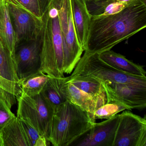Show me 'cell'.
I'll return each instance as SVG.
<instances>
[{"label":"cell","mask_w":146,"mask_h":146,"mask_svg":"<svg viewBox=\"0 0 146 146\" xmlns=\"http://www.w3.org/2000/svg\"><path fill=\"white\" fill-rule=\"evenodd\" d=\"M85 1H93V0H84Z\"/></svg>","instance_id":"obj_28"},{"label":"cell","mask_w":146,"mask_h":146,"mask_svg":"<svg viewBox=\"0 0 146 146\" xmlns=\"http://www.w3.org/2000/svg\"><path fill=\"white\" fill-rule=\"evenodd\" d=\"M0 146H3V145H2V141H1V138H0Z\"/></svg>","instance_id":"obj_27"},{"label":"cell","mask_w":146,"mask_h":146,"mask_svg":"<svg viewBox=\"0 0 146 146\" xmlns=\"http://www.w3.org/2000/svg\"><path fill=\"white\" fill-rule=\"evenodd\" d=\"M125 110H128V108L120 104L106 103L94 112L93 118L95 120L97 119H106Z\"/></svg>","instance_id":"obj_21"},{"label":"cell","mask_w":146,"mask_h":146,"mask_svg":"<svg viewBox=\"0 0 146 146\" xmlns=\"http://www.w3.org/2000/svg\"><path fill=\"white\" fill-rule=\"evenodd\" d=\"M7 1L13 21L16 46L23 42L38 39L42 21H40L15 0Z\"/></svg>","instance_id":"obj_7"},{"label":"cell","mask_w":146,"mask_h":146,"mask_svg":"<svg viewBox=\"0 0 146 146\" xmlns=\"http://www.w3.org/2000/svg\"><path fill=\"white\" fill-rule=\"evenodd\" d=\"M39 38L23 42L16 46L14 60L19 81L40 70L41 41Z\"/></svg>","instance_id":"obj_11"},{"label":"cell","mask_w":146,"mask_h":146,"mask_svg":"<svg viewBox=\"0 0 146 146\" xmlns=\"http://www.w3.org/2000/svg\"><path fill=\"white\" fill-rule=\"evenodd\" d=\"M106 95L107 103H116L129 110L144 109L146 107V88L126 84L101 82Z\"/></svg>","instance_id":"obj_8"},{"label":"cell","mask_w":146,"mask_h":146,"mask_svg":"<svg viewBox=\"0 0 146 146\" xmlns=\"http://www.w3.org/2000/svg\"><path fill=\"white\" fill-rule=\"evenodd\" d=\"M95 122L88 112L66 101L54 112L48 141L54 146H69Z\"/></svg>","instance_id":"obj_2"},{"label":"cell","mask_w":146,"mask_h":146,"mask_svg":"<svg viewBox=\"0 0 146 146\" xmlns=\"http://www.w3.org/2000/svg\"><path fill=\"white\" fill-rule=\"evenodd\" d=\"M0 36L14 59L16 47L15 31L7 0H0Z\"/></svg>","instance_id":"obj_14"},{"label":"cell","mask_w":146,"mask_h":146,"mask_svg":"<svg viewBox=\"0 0 146 146\" xmlns=\"http://www.w3.org/2000/svg\"><path fill=\"white\" fill-rule=\"evenodd\" d=\"M3 146H29L19 118L16 116L0 132Z\"/></svg>","instance_id":"obj_15"},{"label":"cell","mask_w":146,"mask_h":146,"mask_svg":"<svg viewBox=\"0 0 146 146\" xmlns=\"http://www.w3.org/2000/svg\"><path fill=\"white\" fill-rule=\"evenodd\" d=\"M66 82L70 83L92 97L97 94L102 88L100 82L89 76L66 77Z\"/></svg>","instance_id":"obj_20"},{"label":"cell","mask_w":146,"mask_h":146,"mask_svg":"<svg viewBox=\"0 0 146 146\" xmlns=\"http://www.w3.org/2000/svg\"><path fill=\"white\" fill-rule=\"evenodd\" d=\"M89 76L100 82L126 84L146 88V77L137 76L121 72L103 61L99 54L84 51L70 77Z\"/></svg>","instance_id":"obj_4"},{"label":"cell","mask_w":146,"mask_h":146,"mask_svg":"<svg viewBox=\"0 0 146 146\" xmlns=\"http://www.w3.org/2000/svg\"><path fill=\"white\" fill-rule=\"evenodd\" d=\"M41 66L39 71L53 77H64V55L66 40L62 33L59 14L51 18L44 16L41 31Z\"/></svg>","instance_id":"obj_3"},{"label":"cell","mask_w":146,"mask_h":146,"mask_svg":"<svg viewBox=\"0 0 146 146\" xmlns=\"http://www.w3.org/2000/svg\"><path fill=\"white\" fill-rule=\"evenodd\" d=\"M49 76L41 72L32 74L20 81L21 94L29 96L40 94Z\"/></svg>","instance_id":"obj_19"},{"label":"cell","mask_w":146,"mask_h":146,"mask_svg":"<svg viewBox=\"0 0 146 146\" xmlns=\"http://www.w3.org/2000/svg\"><path fill=\"white\" fill-rule=\"evenodd\" d=\"M52 1L53 0H40L41 7L43 13H45L48 9Z\"/></svg>","instance_id":"obj_25"},{"label":"cell","mask_w":146,"mask_h":146,"mask_svg":"<svg viewBox=\"0 0 146 146\" xmlns=\"http://www.w3.org/2000/svg\"><path fill=\"white\" fill-rule=\"evenodd\" d=\"M70 3L77 38L84 51L91 16L88 11L84 0H70Z\"/></svg>","instance_id":"obj_12"},{"label":"cell","mask_w":146,"mask_h":146,"mask_svg":"<svg viewBox=\"0 0 146 146\" xmlns=\"http://www.w3.org/2000/svg\"><path fill=\"white\" fill-rule=\"evenodd\" d=\"M131 1L121 2L117 0H93L86 1V4L91 17H102L119 12Z\"/></svg>","instance_id":"obj_18"},{"label":"cell","mask_w":146,"mask_h":146,"mask_svg":"<svg viewBox=\"0 0 146 146\" xmlns=\"http://www.w3.org/2000/svg\"><path fill=\"white\" fill-rule=\"evenodd\" d=\"M47 141L46 137L43 136H41L37 140L35 146H47Z\"/></svg>","instance_id":"obj_26"},{"label":"cell","mask_w":146,"mask_h":146,"mask_svg":"<svg viewBox=\"0 0 146 146\" xmlns=\"http://www.w3.org/2000/svg\"><path fill=\"white\" fill-rule=\"evenodd\" d=\"M103 61L121 72L137 76L146 77L143 66L129 60L125 56L111 50L99 54Z\"/></svg>","instance_id":"obj_13"},{"label":"cell","mask_w":146,"mask_h":146,"mask_svg":"<svg viewBox=\"0 0 146 146\" xmlns=\"http://www.w3.org/2000/svg\"><path fill=\"white\" fill-rule=\"evenodd\" d=\"M146 27V0H132L119 12L91 17L84 51L100 54L140 32Z\"/></svg>","instance_id":"obj_1"},{"label":"cell","mask_w":146,"mask_h":146,"mask_svg":"<svg viewBox=\"0 0 146 146\" xmlns=\"http://www.w3.org/2000/svg\"><path fill=\"white\" fill-rule=\"evenodd\" d=\"M17 100V117L31 124L48 141L54 110L40 94L33 96L21 94Z\"/></svg>","instance_id":"obj_5"},{"label":"cell","mask_w":146,"mask_h":146,"mask_svg":"<svg viewBox=\"0 0 146 146\" xmlns=\"http://www.w3.org/2000/svg\"><path fill=\"white\" fill-rule=\"evenodd\" d=\"M66 77H48L47 81L40 94L46 102L54 110L66 101L61 90V87L65 82Z\"/></svg>","instance_id":"obj_17"},{"label":"cell","mask_w":146,"mask_h":146,"mask_svg":"<svg viewBox=\"0 0 146 146\" xmlns=\"http://www.w3.org/2000/svg\"><path fill=\"white\" fill-rule=\"evenodd\" d=\"M19 119L27 137L29 146H35L37 140L42 135L28 121L23 119Z\"/></svg>","instance_id":"obj_24"},{"label":"cell","mask_w":146,"mask_h":146,"mask_svg":"<svg viewBox=\"0 0 146 146\" xmlns=\"http://www.w3.org/2000/svg\"><path fill=\"white\" fill-rule=\"evenodd\" d=\"M11 108L0 91V132L3 127L16 116L12 111Z\"/></svg>","instance_id":"obj_22"},{"label":"cell","mask_w":146,"mask_h":146,"mask_svg":"<svg viewBox=\"0 0 146 146\" xmlns=\"http://www.w3.org/2000/svg\"><path fill=\"white\" fill-rule=\"evenodd\" d=\"M119 119V114L92 127L73 141L69 146H112Z\"/></svg>","instance_id":"obj_10"},{"label":"cell","mask_w":146,"mask_h":146,"mask_svg":"<svg viewBox=\"0 0 146 146\" xmlns=\"http://www.w3.org/2000/svg\"><path fill=\"white\" fill-rule=\"evenodd\" d=\"M61 90L66 100L88 112L93 118L95 107L92 96L78 88L70 83L66 82V80L62 85Z\"/></svg>","instance_id":"obj_16"},{"label":"cell","mask_w":146,"mask_h":146,"mask_svg":"<svg viewBox=\"0 0 146 146\" xmlns=\"http://www.w3.org/2000/svg\"><path fill=\"white\" fill-rule=\"evenodd\" d=\"M112 146H146V119L125 110L119 119Z\"/></svg>","instance_id":"obj_6"},{"label":"cell","mask_w":146,"mask_h":146,"mask_svg":"<svg viewBox=\"0 0 146 146\" xmlns=\"http://www.w3.org/2000/svg\"><path fill=\"white\" fill-rule=\"evenodd\" d=\"M0 91L11 106L21 95L20 81L14 59L2 42L0 36Z\"/></svg>","instance_id":"obj_9"},{"label":"cell","mask_w":146,"mask_h":146,"mask_svg":"<svg viewBox=\"0 0 146 146\" xmlns=\"http://www.w3.org/2000/svg\"><path fill=\"white\" fill-rule=\"evenodd\" d=\"M31 14L42 21L44 13L41 7L40 0H15Z\"/></svg>","instance_id":"obj_23"}]
</instances>
